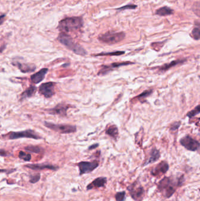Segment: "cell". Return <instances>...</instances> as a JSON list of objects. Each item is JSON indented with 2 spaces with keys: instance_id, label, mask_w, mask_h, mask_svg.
<instances>
[{
  "instance_id": "277c9868",
  "label": "cell",
  "mask_w": 200,
  "mask_h": 201,
  "mask_svg": "<svg viewBox=\"0 0 200 201\" xmlns=\"http://www.w3.org/2000/svg\"><path fill=\"white\" fill-rule=\"evenodd\" d=\"M125 34L123 32H108L99 35L98 39L101 42L112 45L120 42L125 38Z\"/></svg>"
},
{
  "instance_id": "3957f363",
  "label": "cell",
  "mask_w": 200,
  "mask_h": 201,
  "mask_svg": "<svg viewBox=\"0 0 200 201\" xmlns=\"http://www.w3.org/2000/svg\"><path fill=\"white\" fill-rule=\"evenodd\" d=\"M58 39L68 50L72 51L76 54L79 55L81 56H85L86 55L87 52L86 50L83 47H82L80 45L76 43L73 40V39L70 36H69L68 34L61 32L59 35L58 37Z\"/></svg>"
},
{
  "instance_id": "30bf717a",
  "label": "cell",
  "mask_w": 200,
  "mask_h": 201,
  "mask_svg": "<svg viewBox=\"0 0 200 201\" xmlns=\"http://www.w3.org/2000/svg\"><path fill=\"white\" fill-rule=\"evenodd\" d=\"M80 171V175L86 174L92 172L99 166L97 161L93 162H80L77 164Z\"/></svg>"
},
{
  "instance_id": "8992f818",
  "label": "cell",
  "mask_w": 200,
  "mask_h": 201,
  "mask_svg": "<svg viewBox=\"0 0 200 201\" xmlns=\"http://www.w3.org/2000/svg\"><path fill=\"white\" fill-rule=\"evenodd\" d=\"M47 128L60 134H71L76 132V126L68 124H55L48 122H44Z\"/></svg>"
},
{
  "instance_id": "836d02e7",
  "label": "cell",
  "mask_w": 200,
  "mask_h": 201,
  "mask_svg": "<svg viewBox=\"0 0 200 201\" xmlns=\"http://www.w3.org/2000/svg\"><path fill=\"white\" fill-rule=\"evenodd\" d=\"M0 155L1 156H7V152L4 150H0Z\"/></svg>"
},
{
  "instance_id": "4dcf8cb0",
  "label": "cell",
  "mask_w": 200,
  "mask_h": 201,
  "mask_svg": "<svg viewBox=\"0 0 200 201\" xmlns=\"http://www.w3.org/2000/svg\"><path fill=\"white\" fill-rule=\"evenodd\" d=\"M152 93V91H146L144 92H143V93H141L140 95H139L138 96V97L139 98H141V99H144L146 97H147L149 95H150V94Z\"/></svg>"
},
{
  "instance_id": "4fadbf2b",
  "label": "cell",
  "mask_w": 200,
  "mask_h": 201,
  "mask_svg": "<svg viewBox=\"0 0 200 201\" xmlns=\"http://www.w3.org/2000/svg\"><path fill=\"white\" fill-rule=\"evenodd\" d=\"M169 169V165L165 161H162L159 163L151 171V175L153 176H160L165 174Z\"/></svg>"
},
{
  "instance_id": "e0dca14e",
  "label": "cell",
  "mask_w": 200,
  "mask_h": 201,
  "mask_svg": "<svg viewBox=\"0 0 200 201\" xmlns=\"http://www.w3.org/2000/svg\"><path fill=\"white\" fill-rule=\"evenodd\" d=\"M134 187H131L129 188V190L130 192V195L133 199L135 200H138L140 198H141L143 193H144V189L141 187H135V185L134 184Z\"/></svg>"
},
{
  "instance_id": "44dd1931",
  "label": "cell",
  "mask_w": 200,
  "mask_h": 201,
  "mask_svg": "<svg viewBox=\"0 0 200 201\" xmlns=\"http://www.w3.org/2000/svg\"><path fill=\"white\" fill-rule=\"evenodd\" d=\"M186 61V60H176V61H173L172 62H171L168 64H165L164 65L162 66H161L160 68V71H162V72H165L167 70H168L170 68H172L173 66H174L175 65L179 64V63H184Z\"/></svg>"
},
{
  "instance_id": "6da1fadb",
  "label": "cell",
  "mask_w": 200,
  "mask_h": 201,
  "mask_svg": "<svg viewBox=\"0 0 200 201\" xmlns=\"http://www.w3.org/2000/svg\"><path fill=\"white\" fill-rule=\"evenodd\" d=\"M183 176L178 179L177 181L169 177H165L162 179L159 184L158 189L162 193L163 196L167 198H170L175 192L176 187L181 185Z\"/></svg>"
},
{
  "instance_id": "9a60e30c",
  "label": "cell",
  "mask_w": 200,
  "mask_h": 201,
  "mask_svg": "<svg viewBox=\"0 0 200 201\" xmlns=\"http://www.w3.org/2000/svg\"><path fill=\"white\" fill-rule=\"evenodd\" d=\"M26 168L31 169L32 170H42V169H50L56 171L58 169V167L47 163H37V164H28L25 165Z\"/></svg>"
},
{
  "instance_id": "ba28073f",
  "label": "cell",
  "mask_w": 200,
  "mask_h": 201,
  "mask_svg": "<svg viewBox=\"0 0 200 201\" xmlns=\"http://www.w3.org/2000/svg\"><path fill=\"white\" fill-rule=\"evenodd\" d=\"M55 83L53 82H48L43 83L39 88V93L46 98H50L55 94Z\"/></svg>"
},
{
  "instance_id": "ac0fdd59",
  "label": "cell",
  "mask_w": 200,
  "mask_h": 201,
  "mask_svg": "<svg viewBox=\"0 0 200 201\" xmlns=\"http://www.w3.org/2000/svg\"><path fill=\"white\" fill-rule=\"evenodd\" d=\"M160 157V153L159 150H157L156 148L152 149L151 151L150 154V157L147 160V161L144 163V166L147 165L150 163H154L158 161V159Z\"/></svg>"
},
{
  "instance_id": "d6a6232c",
  "label": "cell",
  "mask_w": 200,
  "mask_h": 201,
  "mask_svg": "<svg viewBox=\"0 0 200 201\" xmlns=\"http://www.w3.org/2000/svg\"><path fill=\"white\" fill-rule=\"evenodd\" d=\"M5 20V15H0V25H2Z\"/></svg>"
},
{
  "instance_id": "d4e9b609",
  "label": "cell",
  "mask_w": 200,
  "mask_h": 201,
  "mask_svg": "<svg viewBox=\"0 0 200 201\" xmlns=\"http://www.w3.org/2000/svg\"><path fill=\"white\" fill-rule=\"evenodd\" d=\"M18 156L20 159L25 161H29L31 159V155L29 153H26L23 151H20L18 155Z\"/></svg>"
},
{
  "instance_id": "e575fe53",
  "label": "cell",
  "mask_w": 200,
  "mask_h": 201,
  "mask_svg": "<svg viewBox=\"0 0 200 201\" xmlns=\"http://www.w3.org/2000/svg\"><path fill=\"white\" fill-rule=\"evenodd\" d=\"M98 147V144H94V145H93L92 146H90V147H89V150H93V149H95V148H97Z\"/></svg>"
},
{
  "instance_id": "8fae6325",
  "label": "cell",
  "mask_w": 200,
  "mask_h": 201,
  "mask_svg": "<svg viewBox=\"0 0 200 201\" xmlns=\"http://www.w3.org/2000/svg\"><path fill=\"white\" fill-rule=\"evenodd\" d=\"M133 63H130V62H123V63H112L110 65H103L100 69V71H99L98 75L99 76H105L107 74L109 73L110 72L112 71L113 70L119 68L122 66L128 65L129 64H132Z\"/></svg>"
},
{
  "instance_id": "d6986e66",
  "label": "cell",
  "mask_w": 200,
  "mask_h": 201,
  "mask_svg": "<svg viewBox=\"0 0 200 201\" xmlns=\"http://www.w3.org/2000/svg\"><path fill=\"white\" fill-rule=\"evenodd\" d=\"M174 13V11L171 9L170 8L164 6L163 7L160 8L158 9L156 11V14L160 16H167V15H170Z\"/></svg>"
},
{
  "instance_id": "603a6c76",
  "label": "cell",
  "mask_w": 200,
  "mask_h": 201,
  "mask_svg": "<svg viewBox=\"0 0 200 201\" xmlns=\"http://www.w3.org/2000/svg\"><path fill=\"white\" fill-rule=\"evenodd\" d=\"M25 151L28 152H30L32 153H39L43 151V149L38 146H34V145H29L27 146L25 148Z\"/></svg>"
},
{
  "instance_id": "f1b7e54d",
  "label": "cell",
  "mask_w": 200,
  "mask_h": 201,
  "mask_svg": "<svg viewBox=\"0 0 200 201\" xmlns=\"http://www.w3.org/2000/svg\"><path fill=\"white\" fill-rule=\"evenodd\" d=\"M136 8H137V5H132V4H130V5H127L126 6H123L121 8H117V10H120V11H122V10H134Z\"/></svg>"
},
{
  "instance_id": "1f68e13d",
  "label": "cell",
  "mask_w": 200,
  "mask_h": 201,
  "mask_svg": "<svg viewBox=\"0 0 200 201\" xmlns=\"http://www.w3.org/2000/svg\"><path fill=\"white\" fill-rule=\"evenodd\" d=\"M180 126V122H176L175 123L173 124L172 125H171V130L172 131H175V130H177L179 126Z\"/></svg>"
},
{
  "instance_id": "5bb4252c",
  "label": "cell",
  "mask_w": 200,
  "mask_h": 201,
  "mask_svg": "<svg viewBox=\"0 0 200 201\" xmlns=\"http://www.w3.org/2000/svg\"><path fill=\"white\" fill-rule=\"evenodd\" d=\"M107 182V178L105 177H99L96 178L93 181L89 184L87 186V190H90L92 189L99 188L104 187Z\"/></svg>"
},
{
  "instance_id": "cb8c5ba5",
  "label": "cell",
  "mask_w": 200,
  "mask_h": 201,
  "mask_svg": "<svg viewBox=\"0 0 200 201\" xmlns=\"http://www.w3.org/2000/svg\"><path fill=\"white\" fill-rule=\"evenodd\" d=\"M125 54L124 51H114V52H102L99 54H96L95 55V56H109V55H111V56H113V55H123Z\"/></svg>"
},
{
  "instance_id": "7a4b0ae2",
  "label": "cell",
  "mask_w": 200,
  "mask_h": 201,
  "mask_svg": "<svg viewBox=\"0 0 200 201\" xmlns=\"http://www.w3.org/2000/svg\"><path fill=\"white\" fill-rule=\"evenodd\" d=\"M83 21L81 17L66 18L59 22L58 29L63 33L66 34L80 29L83 26Z\"/></svg>"
},
{
  "instance_id": "2e32d148",
  "label": "cell",
  "mask_w": 200,
  "mask_h": 201,
  "mask_svg": "<svg viewBox=\"0 0 200 201\" xmlns=\"http://www.w3.org/2000/svg\"><path fill=\"white\" fill-rule=\"evenodd\" d=\"M48 71V68H42L41 70H39L38 73L34 74L33 75L31 76V79L32 82L35 84H37L38 83L41 82L44 79Z\"/></svg>"
},
{
  "instance_id": "52a82bcc",
  "label": "cell",
  "mask_w": 200,
  "mask_h": 201,
  "mask_svg": "<svg viewBox=\"0 0 200 201\" xmlns=\"http://www.w3.org/2000/svg\"><path fill=\"white\" fill-rule=\"evenodd\" d=\"M180 144L188 151H197L200 148L199 142L189 135H186L181 139Z\"/></svg>"
},
{
  "instance_id": "4316f807",
  "label": "cell",
  "mask_w": 200,
  "mask_h": 201,
  "mask_svg": "<svg viewBox=\"0 0 200 201\" xmlns=\"http://www.w3.org/2000/svg\"><path fill=\"white\" fill-rule=\"evenodd\" d=\"M125 192H117L115 195V198L116 201H124L125 200Z\"/></svg>"
},
{
  "instance_id": "7402d4cb",
  "label": "cell",
  "mask_w": 200,
  "mask_h": 201,
  "mask_svg": "<svg viewBox=\"0 0 200 201\" xmlns=\"http://www.w3.org/2000/svg\"><path fill=\"white\" fill-rule=\"evenodd\" d=\"M106 133L113 138L116 139L119 135V131L116 126L113 125L106 130Z\"/></svg>"
},
{
  "instance_id": "d590c367",
  "label": "cell",
  "mask_w": 200,
  "mask_h": 201,
  "mask_svg": "<svg viewBox=\"0 0 200 201\" xmlns=\"http://www.w3.org/2000/svg\"><path fill=\"white\" fill-rule=\"evenodd\" d=\"M7 171L5 169H0V172H6Z\"/></svg>"
},
{
  "instance_id": "7c38bea8",
  "label": "cell",
  "mask_w": 200,
  "mask_h": 201,
  "mask_svg": "<svg viewBox=\"0 0 200 201\" xmlns=\"http://www.w3.org/2000/svg\"><path fill=\"white\" fill-rule=\"evenodd\" d=\"M12 64L14 66L17 67L23 73H32L36 70V66L34 64L22 63L21 61H13Z\"/></svg>"
},
{
  "instance_id": "5b68a950",
  "label": "cell",
  "mask_w": 200,
  "mask_h": 201,
  "mask_svg": "<svg viewBox=\"0 0 200 201\" xmlns=\"http://www.w3.org/2000/svg\"><path fill=\"white\" fill-rule=\"evenodd\" d=\"M6 137L9 139H17L26 138L41 139L42 137L39 136L37 133L32 129H27L19 132H9Z\"/></svg>"
},
{
  "instance_id": "484cf974",
  "label": "cell",
  "mask_w": 200,
  "mask_h": 201,
  "mask_svg": "<svg viewBox=\"0 0 200 201\" xmlns=\"http://www.w3.org/2000/svg\"><path fill=\"white\" fill-rule=\"evenodd\" d=\"M192 36L193 38L195 40H199L200 38V26H195L192 31Z\"/></svg>"
},
{
  "instance_id": "83f0119b",
  "label": "cell",
  "mask_w": 200,
  "mask_h": 201,
  "mask_svg": "<svg viewBox=\"0 0 200 201\" xmlns=\"http://www.w3.org/2000/svg\"><path fill=\"white\" fill-rule=\"evenodd\" d=\"M199 113H200V105H198L195 108H194L193 110H192L191 111L187 113V116L191 118Z\"/></svg>"
},
{
  "instance_id": "9c48e42d",
  "label": "cell",
  "mask_w": 200,
  "mask_h": 201,
  "mask_svg": "<svg viewBox=\"0 0 200 201\" xmlns=\"http://www.w3.org/2000/svg\"><path fill=\"white\" fill-rule=\"evenodd\" d=\"M71 106L65 104H58L55 107L46 110L47 113L53 115H59L61 116H66L67 111Z\"/></svg>"
},
{
  "instance_id": "f546056e",
  "label": "cell",
  "mask_w": 200,
  "mask_h": 201,
  "mask_svg": "<svg viewBox=\"0 0 200 201\" xmlns=\"http://www.w3.org/2000/svg\"><path fill=\"white\" fill-rule=\"evenodd\" d=\"M40 176H40V174H39L31 176V179L29 180V182L32 184H35V183L37 182L40 179Z\"/></svg>"
},
{
  "instance_id": "ffe728a7",
  "label": "cell",
  "mask_w": 200,
  "mask_h": 201,
  "mask_svg": "<svg viewBox=\"0 0 200 201\" xmlns=\"http://www.w3.org/2000/svg\"><path fill=\"white\" fill-rule=\"evenodd\" d=\"M37 91V88L35 86H31L27 88L25 91L21 94V98L25 99L26 98H30L33 96Z\"/></svg>"
}]
</instances>
